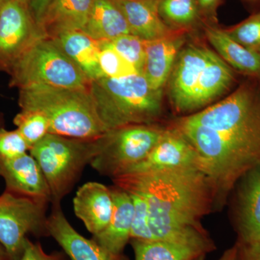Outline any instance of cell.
Listing matches in <instances>:
<instances>
[{
  "label": "cell",
  "mask_w": 260,
  "mask_h": 260,
  "mask_svg": "<svg viewBox=\"0 0 260 260\" xmlns=\"http://www.w3.org/2000/svg\"><path fill=\"white\" fill-rule=\"evenodd\" d=\"M140 1H160V0H140Z\"/></svg>",
  "instance_id": "f35d334b"
},
{
  "label": "cell",
  "mask_w": 260,
  "mask_h": 260,
  "mask_svg": "<svg viewBox=\"0 0 260 260\" xmlns=\"http://www.w3.org/2000/svg\"><path fill=\"white\" fill-rule=\"evenodd\" d=\"M49 203L5 190L0 195V244L9 260H19L28 234L49 237Z\"/></svg>",
  "instance_id": "9c48e42d"
},
{
  "label": "cell",
  "mask_w": 260,
  "mask_h": 260,
  "mask_svg": "<svg viewBox=\"0 0 260 260\" xmlns=\"http://www.w3.org/2000/svg\"><path fill=\"white\" fill-rule=\"evenodd\" d=\"M121 12L130 32L143 41H152L171 35L173 30L159 15V1L112 0Z\"/></svg>",
  "instance_id": "d6986e66"
},
{
  "label": "cell",
  "mask_w": 260,
  "mask_h": 260,
  "mask_svg": "<svg viewBox=\"0 0 260 260\" xmlns=\"http://www.w3.org/2000/svg\"><path fill=\"white\" fill-rule=\"evenodd\" d=\"M112 180L114 185L134 188L144 195L156 240L213 244L201 223L214 210L213 187L200 169L125 174Z\"/></svg>",
  "instance_id": "7a4b0ae2"
},
{
  "label": "cell",
  "mask_w": 260,
  "mask_h": 260,
  "mask_svg": "<svg viewBox=\"0 0 260 260\" xmlns=\"http://www.w3.org/2000/svg\"><path fill=\"white\" fill-rule=\"evenodd\" d=\"M190 34L177 30L161 39L144 41L145 60L142 75L152 88L165 89L179 51Z\"/></svg>",
  "instance_id": "9a60e30c"
},
{
  "label": "cell",
  "mask_w": 260,
  "mask_h": 260,
  "mask_svg": "<svg viewBox=\"0 0 260 260\" xmlns=\"http://www.w3.org/2000/svg\"><path fill=\"white\" fill-rule=\"evenodd\" d=\"M234 218L239 241L260 242V166L244 174L236 185Z\"/></svg>",
  "instance_id": "7c38bea8"
},
{
  "label": "cell",
  "mask_w": 260,
  "mask_h": 260,
  "mask_svg": "<svg viewBox=\"0 0 260 260\" xmlns=\"http://www.w3.org/2000/svg\"><path fill=\"white\" fill-rule=\"evenodd\" d=\"M90 93L106 131L132 124H155L164 115V89L152 88L140 73L93 80Z\"/></svg>",
  "instance_id": "277c9868"
},
{
  "label": "cell",
  "mask_w": 260,
  "mask_h": 260,
  "mask_svg": "<svg viewBox=\"0 0 260 260\" xmlns=\"http://www.w3.org/2000/svg\"><path fill=\"white\" fill-rule=\"evenodd\" d=\"M47 229L51 237L70 260H126L124 255L111 254L93 239H86L77 232L65 217L60 203H51Z\"/></svg>",
  "instance_id": "4fadbf2b"
},
{
  "label": "cell",
  "mask_w": 260,
  "mask_h": 260,
  "mask_svg": "<svg viewBox=\"0 0 260 260\" xmlns=\"http://www.w3.org/2000/svg\"><path fill=\"white\" fill-rule=\"evenodd\" d=\"M13 122L29 150L49 134V121L38 111L21 110L15 116Z\"/></svg>",
  "instance_id": "d4e9b609"
},
{
  "label": "cell",
  "mask_w": 260,
  "mask_h": 260,
  "mask_svg": "<svg viewBox=\"0 0 260 260\" xmlns=\"http://www.w3.org/2000/svg\"><path fill=\"white\" fill-rule=\"evenodd\" d=\"M167 126L132 124L108 130L99 138V153L90 166L99 174L122 175L143 160L161 139Z\"/></svg>",
  "instance_id": "ba28073f"
},
{
  "label": "cell",
  "mask_w": 260,
  "mask_h": 260,
  "mask_svg": "<svg viewBox=\"0 0 260 260\" xmlns=\"http://www.w3.org/2000/svg\"><path fill=\"white\" fill-rule=\"evenodd\" d=\"M222 0H196L200 14L205 24L218 25L217 10Z\"/></svg>",
  "instance_id": "1f68e13d"
},
{
  "label": "cell",
  "mask_w": 260,
  "mask_h": 260,
  "mask_svg": "<svg viewBox=\"0 0 260 260\" xmlns=\"http://www.w3.org/2000/svg\"><path fill=\"white\" fill-rule=\"evenodd\" d=\"M159 15L169 28L195 34L203 30L204 20L196 0H160Z\"/></svg>",
  "instance_id": "cb8c5ba5"
},
{
  "label": "cell",
  "mask_w": 260,
  "mask_h": 260,
  "mask_svg": "<svg viewBox=\"0 0 260 260\" xmlns=\"http://www.w3.org/2000/svg\"><path fill=\"white\" fill-rule=\"evenodd\" d=\"M237 83V73L196 32L179 51L166 88L173 110L184 116L212 105Z\"/></svg>",
  "instance_id": "3957f363"
},
{
  "label": "cell",
  "mask_w": 260,
  "mask_h": 260,
  "mask_svg": "<svg viewBox=\"0 0 260 260\" xmlns=\"http://www.w3.org/2000/svg\"><path fill=\"white\" fill-rule=\"evenodd\" d=\"M127 191L133 203V220L131 239L155 241L149 225L148 205L143 193L132 187H120Z\"/></svg>",
  "instance_id": "4316f807"
},
{
  "label": "cell",
  "mask_w": 260,
  "mask_h": 260,
  "mask_svg": "<svg viewBox=\"0 0 260 260\" xmlns=\"http://www.w3.org/2000/svg\"><path fill=\"white\" fill-rule=\"evenodd\" d=\"M0 260H9L6 251L1 244H0Z\"/></svg>",
  "instance_id": "d590c367"
},
{
  "label": "cell",
  "mask_w": 260,
  "mask_h": 260,
  "mask_svg": "<svg viewBox=\"0 0 260 260\" xmlns=\"http://www.w3.org/2000/svg\"><path fill=\"white\" fill-rule=\"evenodd\" d=\"M114 201L112 218L107 227L92 239L106 250L116 256H122L131 239L133 203L127 191L119 186H110Z\"/></svg>",
  "instance_id": "e0dca14e"
},
{
  "label": "cell",
  "mask_w": 260,
  "mask_h": 260,
  "mask_svg": "<svg viewBox=\"0 0 260 260\" xmlns=\"http://www.w3.org/2000/svg\"><path fill=\"white\" fill-rule=\"evenodd\" d=\"M93 0H53L39 23L43 35L54 38L61 32L83 30Z\"/></svg>",
  "instance_id": "ffe728a7"
},
{
  "label": "cell",
  "mask_w": 260,
  "mask_h": 260,
  "mask_svg": "<svg viewBox=\"0 0 260 260\" xmlns=\"http://www.w3.org/2000/svg\"><path fill=\"white\" fill-rule=\"evenodd\" d=\"M19 260H70L62 251H54L47 254L39 243H34L26 238L23 252Z\"/></svg>",
  "instance_id": "4dcf8cb0"
},
{
  "label": "cell",
  "mask_w": 260,
  "mask_h": 260,
  "mask_svg": "<svg viewBox=\"0 0 260 260\" xmlns=\"http://www.w3.org/2000/svg\"><path fill=\"white\" fill-rule=\"evenodd\" d=\"M237 245L233 246L226 251H224L222 256L217 260H237Z\"/></svg>",
  "instance_id": "e575fe53"
},
{
  "label": "cell",
  "mask_w": 260,
  "mask_h": 260,
  "mask_svg": "<svg viewBox=\"0 0 260 260\" xmlns=\"http://www.w3.org/2000/svg\"><path fill=\"white\" fill-rule=\"evenodd\" d=\"M99 42V64L104 77L121 78L138 74L133 65L130 64L114 49L109 41Z\"/></svg>",
  "instance_id": "484cf974"
},
{
  "label": "cell",
  "mask_w": 260,
  "mask_h": 260,
  "mask_svg": "<svg viewBox=\"0 0 260 260\" xmlns=\"http://www.w3.org/2000/svg\"><path fill=\"white\" fill-rule=\"evenodd\" d=\"M8 1V0H0V9H1L3 5L5 4V2Z\"/></svg>",
  "instance_id": "74e56055"
},
{
  "label": "cell",
  "mask_w": 260,
  "mask_h": 260,
  "mask_svg": "<svg viewBox=\"0 0 260 260\" xmlns=\"http://www.w3.org/2000/svg\"><path fill=\"white\" fill-rule=\"evenodd\" d=\"M259 83H260V82H259Z\"/></svg>",
  "instance_id": "ab89813d"
},
{
  "label": "cell",
  "mask_w": 260,
  "mask_h": 260,
  "mask_svg": "<svg viewBox=\"0 0 260 260\" xmlns=\"http://www.w3.org/2000/svg\"><path fill=\"white\" fill-rule=\"evenodd\" d=\"M75 215L92 235L104 230L112 218L114 201L110 186L90 181L80 186L73 199Z\"/></svg>",
  "instance_id": "2e32d148"
},
{
  "label": "cell",
  "mask_w": 260,
  "mask_h": 260,
  "mask_svg": "<svg viewBox=\"0 0 260 260\" xmlns=\"http://www.w3.org/2000/svg\"><path fill=\"white\" fill-rule=\"evenodd\" d=\"M90 82L103 78L99 64V42L81 30L61 32L51 38Z\"/></svg>",
  "instance_id": "44dd1931"
},
{
  "label": "cell",
  "mask_w": 260,
  "mask_h": 260,
  "mask_svg": "<svg viewBox=\"0 0 260 260\" xmlns=\"http://www.w3.org/2000/svg\"><path fill=\"white\" fill-rule=\"evenodd\" d=\"M29 152L47 179L51 203H61L99 153V138L79 139L49 133Z\"/></svg>",
  "instance_id": "8992f818"
},
{
  "label": "cell",
  "mask_w": 260,
  "mask_h": 260,
  "mask_svg": "<svg viewBox=\"0 0 260 260\" xmlns=\"http://www.w3.org/2000/svg\"><path fill=\"white\" fill-rule=\"evenodd\" d=\"M52 1L53 0H29V8L31 12L32 18L38 25L40 23L48 6Z\"/></svg>",
  "instance_id": "836d02e7"
},
{
  "label": "cell",
  "mask_w": 260,
  "mask_h": 260,
  "mask_svg": "<svg viewBox=\"0 0 260 260\" xmlns=\"http://www.w3.org/2000/svg\"><path fill=\"white\" fill-rule=\"evenodd\" d=\"M110 43L114 49L142 74L145 60L144 41L129 34L116 38Z\"/></svg>",
  "instance_id": "f1b7e54d"
},
{
  "label": "cell",
  "mask_w": 260,
  "mask_h": 260,
  "mask_svg": "<svg viewBox=\"0 0 260 260\" xmlns=\"http://www.w3.org/2000/svg\"><path fill=\"white\" fill-rule=\"evenodd\" d=\"M200 169L199 156L192 145L179 130L170 125L148 156L124 174Z\"/></svg>",
  "instance_id": "8fae6325"
},
{
  "label": "cell",
  "mask_w": 260,
  "mask_h": 260,
  "mask_svg": "<svg viewBox=\"0 0 260 260\" xmlns=\"http://www.w3.org/2000/svg\"><path fill=\"white\" fill-rule=\"evenodd\" d=\"M83 31L98 42L131 34L124 15L112 0H93Z\"/></svg>",
  "instance_id": "7402d4cb"
},
{
  "label": "cell",
  "mask_w": 260,
  "mask_h": 260,
  "mask_svg": "<svg viewBox=\"0 0 260 260\" xmlns=\"http://www.w3.org/2000/svg\"><path fill=\"white\" fill-rule=\"evenodd\" d=\"M135 260H194L215 249L214 244L130 239Z\"/></svg>",
  "instance_id": "603a6c76"
},
{
  "label": "cell",
  "mask_w": 260,
  "mask_h": 260,
  "mask_svg": "<svg viewBox=\"0 0 260 260\" xmlns=\"http://www.w3.org/2000/svg\"><path fill=\"white\" fill-rule=\"evenodd\" d=\"M8 75L10 86L18 89L34 85L88 89L91 83L56 43L45 36L24 51Z\"/></svg>",
  "instance_id": "52a82bcc"
},
{
  "label": "cell",
  "mask_w": 260,
  "mask_h": 260,
  "mask_svg": "<svg viewBox=\"0 0 260 260\" xmlns=\"http://www.w3.org/2000/svg\"><path fill=\"white\" fill-rule=\"evenodd\" d=\"M205 254H203V255L198 256V258H196V259L194 260H205Z\"/></svg>",
  "instance_id": "8d00e7d4"
},
{
  "label": "cell",
  "mask_w": 260,
  "mask_h": 260,
  "mask_svg": "<svg viewBox=\"0 0 260 260\" xmlns=\"http://www.w3.org/2000/svg\"><path fill=\"white\" fill-rule=\"evenodd\" d=\"M21 110L42 112L49 133L68 138L93 139L106 133L88 89L34 85L19 89Z\"/></svg>",
  "instance_id": "5b68a950"
},
{
  "label": "cell",
  "mask_w": 260,
  "mask_h": 260,
  "mask_svg": "<svg viewBox=\"0 0 260 260\" xmlns=\"http://www.w3.org/2000/svg\"><path fill=\"white\" fill-rule=\"evenodd\" d=\"M169 124L196 150L213 187L214 210H220L241 178L260 166L259 81L244 78L220 102Z\"/></svg>",
  "instance_id": "6da1fadb"
},
{
  "label": "cell",
  "mask_w": 260,
  "mask_h": 260,
  "mask_svg": "<svg viewBox=\"0 0 260 260\" xmlns=\"http://www.w3.org/2000/svg\"><path fill=\"white\" fill-rule=\"evenodd\" d=\"M224 30L243 47L260 54V10Z\"/></svg>",
  "instance_id": "83f0119b"
},
{
  "label": "cell",
  "mask_w": 260,
  "mask_h": 260,
  "mask_svg": "<svg viewBox=\"0 0 260 260\" xmlns=\"http://www.w3.org/2000/svg\"><path fill=\"white\" fill-rule=\"evenodd\" d=\"M43 35L29 0H8L0 9V72L9 73L24 51Z\"/></svg>",
  "instance_id": "30bf717a"
},
{
  "label": "cell",
  "mask_w": 260,
  "mask_h": 260,
  "mask_svg": "<svg viewBox=\"0 0 260 260\" xmlns=\"http://www.w3.org/2000/svg\"><path fill=\"white\" fill-rule=\"evenodd\" d=\"M29 151L28 145L18 129L0 127V158H13Z\"/></svg>",
  "instance_id": "f546056e"
},
{
  "label": "cell",
  "mask_w": 260,
  "mask_h": 260,
  "mask_svg": "<svg viewBox=\"0 0 260 260\" xmlns=\"http://www.w3.org/2000/svg\"><path fill=\"white\" fill-rule=\"evenodd\" d=\"M0 177L6 189L23 196L51 203L50 189L37 160L24 153L13 158H0Z\"/></svg>",
  "instance_id": "5bb4252c"
},
{
  "label": "cell",
  "mask_w": 260,
  "mask_h": 260,
  "mask_svg": "<svg viewBox=\"0 0 260 260\" xmlns=\"http://www.w3.org/2000/svg\"><path fill=\"white\" fill-rule=\"evenodd\" d=\"M237 260H260V242L255 244L237 243Z\"/></svg>",
  "instance_id": "d6a6232c"
},
{
  "label": "cell",
  "mask_w": 260,
  "mask_h": 260,
  "mask_svg": "<svg viewBox=\"0 0 260 260\" xmlns=\"http://www.w3.org/2000/svg\"><path fill=\"white\" fill-rule=\"evenodd\" d=\"M203 36L225 63L244 78L260 82V54L236 42L218 25L205 24Z\"/></svg>",
  "instance_id": "ac0fdd59"
}]
</instances>
